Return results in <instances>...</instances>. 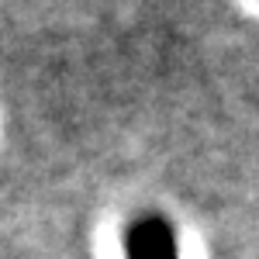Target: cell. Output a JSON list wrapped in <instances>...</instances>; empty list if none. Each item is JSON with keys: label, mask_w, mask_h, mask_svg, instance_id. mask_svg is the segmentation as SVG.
Listing matches in <instances>:
<instances>
[{"label": "cell", "mask_w": 259, "mask_h": 259, "mask_svg": "<svg viewBox=\"0 0 259 259\" xmlns=\"http://www.w3.org/2000/svg\"><path fill=\"white\" fill-rule=\"evenodd\" d=\"M124 259H180L173 221L159 211H145L124 228Z\"/></svg>", "instance_id": "1"}]
</instances>
